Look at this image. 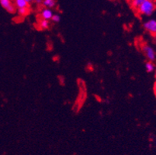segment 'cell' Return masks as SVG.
<instances>
[{
  "label": "cell",
  "instance_id": "9a60e30c",
  "mask_svg": "<svg viewBox=\"0 0 156 155\" xmlns=\"http://www.w3.org/2000/svg\"><path fill=\"white\" fill-rule=\"evenodd\" d=\"M154 40L156 41V34H155V35H154Z\"/></svg>",
  "mask_w": 156,
  "mask_h": 155
},
{
  "label": "cell",
  "instance_id": "9c48e42d",
  "mask_svg": "<svg viewBox=\"0 0 156 155\" xmlns=\"http://www.w3.org/2000/svg\"><path fill=\"white\" fill-rule=\"evenodd\" d=\"M145 0H130V5L134 9H137Z\"/></svg>",
  "mask_w": 156,
  "mask_h": 155
},
{
  "label": "cell",
  "instance_id": "2e32d148",
  "mask_svg": "<svg viewBox=\"0 0 156 155\" xmlns=\"http://www.w3.org/2000/svg\"><path fill=\"white\" fill-rule=\"evenodd\" d=\"M154 144H155V146H156V140H155V141H154Z\"/></svg>",
  "mask_w": 156,
  "mask_h": 155
},
{
  "label": "cell",
  "instance_id": "4fadbf2b",
  "mask_svg": "<svg viewBox=\"0 0 156 155\" xmlns=\"http://www.w3.org/2000/svg\"><path fill=\"white\" fill-rule=\"evenodd\" d=\"M35 3H37V5H40V4H42L43 2V0H34Z\"/></svg>",
  "mask_w": 156,
  "mask_h": 155
},
{
  "label": "cell",
  "instance_id": "8992f818",
  "mask_svg": "<svg viewBox=\"0 0 156 155\" xmlns=\"http://www.w3.org/2000/svg\"><path fill=\"white\" fill-rule=\"evenodd\" d=\"M13 3L17 9L29 6V3L26 0H13Z\"/></svg>",
  "mask_w": 156,
  "mask_h": 155
},
{
  "label": "cell",
  "instance_id": "e0dca14e",
  "mask_svg": "<svg viewBox=\"0 0 156 155\" xmlns=\"http://www.w3.org/2000/svg\"><path fill=\"white\" fill-rule=\"evenodd\" d=\"M31 1H32V2H33V1H34V0H31Z\"/></svg>",
  "mask_w": 156,
  "mask_h": 155
},
{
  "label": "cell",
  "instance_id": "5bb4252c",
  "mask_svg": "<svg viewBox=\"0 0 156 155\" xmlns=\"http://www.w3.org/2000/svg\"><path fill=\"white\" fill-rule=\"evenodd\" d=\"M26 1H27V2H28V3H30V2H32V1H31V0H26Z\"/></svg>",
  "mask_w": 156,
  "mask_h": 155
},
{
  "label": "cell",
  "instance_id": "7a4b0ae2",
  "mask_svg": "<svg viewBox=\"0 0 156 155\" xmlns=\"http://www.w3.org/2000/svg\"><path fill=\"white\" fill-rule=\"evenodd\" d=\"M141 51L144 56L147 58V59L150 62H154L156 58V53L155 51L152 47H151L148 44H143L141 47Z\"/></svg>",
  "mask_w": 156,
  "mask_h": 155
},
{
  "label": "cell",
  "instance_id": "277c9868",
  "mask_svg": "<svg viewBox=\"0 0 156 155\" xmlns=\"http://www.w3.org/2000/svg\"><path fill=\"white\" fill-rule=\"evenodd\" d=\"M0 5L9 13H14L16 7L14 5L12 0H0Z\"/></svg>",
  "mask_w": 156,
  "mask_h": 155
},
{
  "label": "cell",
  "instance_id": "52a82bcc",
  "mask_svg": "<svg viewBox=\"0 0 156 155\" xmlns=\"http://www.w3.org/2000/svg\"><path fill=\"white\" fill-rule=\"evenodd\" d=\"M42 5L44 8L52 9L56 5V0H43Z\"/></svg>",
  "mask_w": 156,
  "mask_h": 155
},
{
  "label": "cell",
  "instance_id": "30bf717a",
  "mask_svg": "<svg viewBox=\"0 0 156 155\" xmlns=\"http://www.w3.org/2000/svg\"><path fill=\"white\" fill-rule=\"evenodd\" d=\"M38 25H39V27L41 30H47L50 26V22H49V20H47V19H41V20L39 21Z\"/></svg>",
  "mask_w": 156,
  "mask_h": 155
},
{
  "label": "cell",
  "instance_id": "7c38bea8",
  "mask_svg": "<svg viewBox=\"0 0 156 155\" xmlns=\"http://www.w3.org/2000/svg\"><path fill=\"white\" fill-rule=\"evenodd\" d=\"M51 20L53 21L54 23L60 22L61 16L58 15V14H54L53 16H52V18H51Z\"/></svg>",
  "mask_w": 156,
  "mask_h": 155
},
{
  "label": "cell",
  "instance_id": "ba28073f",
  "mask_svg": "<svg viewBox=\"0 0 156 155\" xmlns=\"http://www.w3.org/2000/svg\"><path fill=\"white\" fill-rule=\"evenodd\" d=\"M30 9L29 6L17 9V13L20 16H26L30 13Z\"/></svg>",
  "mask_w": 156,
  "mask_h": 155
},
{
  "label": "cell",
  "instance_id": "5b68a950",
  "mask_svg": "<svg viewBox=\"0 0 156 155\" xmlns=\"http://www.w3.org/2000/svg\"><path fill=\"white\" fill-rule=\"evenodd\" d=\"M54 13L52 12V10L51 9L48 8H44L43 9L41 12V19H47V20H50L51 19L52 16H53Z\"/></svg>",
  "mask_w": 156,
  "mask_h": 155
},
{
  "label": "cell",
  "instance_id": "3957f363",
  "mask_svg": "<svg viewBox=\"0 0 156 155\" xmlns=\"http://www.w3.org/2000/svg\"><path fill=\"white\" fill-rule=\"evenodd\" d=\"M143 27L147 32L149 33L151 35H155L156 34V19H150L148 20L145 21L143 24Z\"/></svg>",
  "mask_w": 156,
  "mask_h": 155
},
{
  "label": "cell",
  "instance_id": "6da1fadb",
  "mask_svg": "<svg viewBox=\"0 0 156 155\" xmlns=\"http://www.w3.org/2000/svg\"><path fill=\"white\" fill-rule=\"evenodd\" d=\"M155 9L156 3L154 0H145L136 10L140 15L150 16L154 13Z\"/></svg>",
  "mask_w": 156,
  "mask_h": 155
},
{
  "label": "cell",
  "instance_id": "8fae6325",
  "mask_svg": "<svg viewBox=\"0 0 156 155\" xmlns=\"http://www.w3.org/2000/svg\"><path fill=\"white\" fill-rule=\"evenodd\" d=\"M145 69L148 73H151V72H154V70H155V65L153 63V62L148 61L145 63Z\"/></svg>",
  "mask_w": 156,
  "mask_h": 155
}]
</instances>
